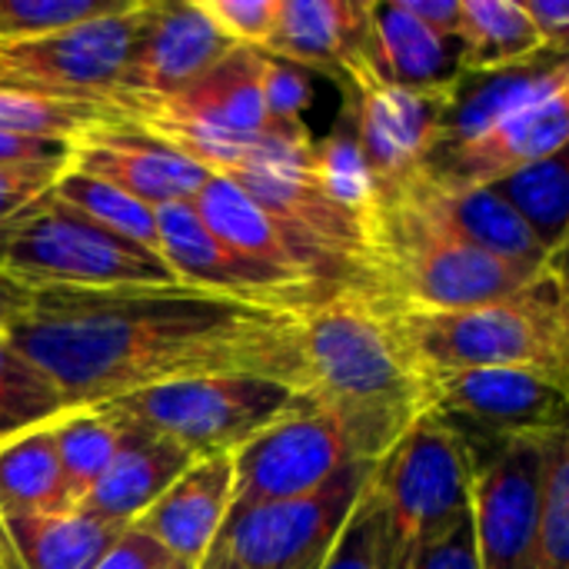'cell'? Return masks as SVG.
<instances>
[{
    "label": "cell",
    "mask_w": 569,
    "mask_h": 569,
    "mask_svg": "<svg viewBox=\"0 0 569 569\" xmlns=\"http://www.w3.org/2000/svg\"><path fill=\"white\" fill-rule=\"evenodd\" d=\"M47 373L67 410L193 377H260L300 393V310L210 290H40L3 330Z\"/></svg>",
    "instance_id": "obj_1"
},
{
    "label": "cell",
    "mask_w": 569,
    "mask_h": 569,
    "mask_svg": "<svg viewBox=\"0 0 569 569\" xmlns=\"http://www.w3.org/2000/svg\"><path fill=\"white\" fill-rule=\"evenodd\" d=\"M300 397L400 437L427 410V373L397 313L363 287H340L300 310Z\"/></svg>",
    "instance_id": "obj_2"
},
{
    "label": "cell",
    "mask_w": 569,
    "mask_h": 569,
    "mask_svg": "<svg viewBox=\"0 0 569 569\" xmlns=\"http://www.w3.org/2000/svg\"><path fill=\"white\" fill-rule=\"evenodd\" d=\"M393 313L403 343L427 377L487 367L569 377L567 253L500 300L447 313Z\"/></svg>",
    "instance_id": "obj_3"
},
{
    "label": "cell",
    "mask_w": 569,
    "mask_h": 569,
    "mask_svg": "<svg viewBox=\"0 0 569 569\" xmlns=\"http://www.w3.org/2000/svg\"><path fill=\"white\" fill-rule=\"evenodd\" d=\"M540 270L507 263L463 243L403 183L380 190L367 257V290L393 310H467L520 290Z\"/></svg>",
    "instance_id": "obj_4"
},
{
    "label": "cell",
    "mask_w": 569,
    "mask_h": 569,
    "mask_svg": "<svg viewBox=\"0 0 569 569\" xmlns=\"http://www.w3.org/2000/svg\"><path fill=\"white\" fill-rule=\"evenodd\" d=\"M470 490L473 453L463 433L440 413L423 410L370 477V493L387 523L383 569H403L417 550L470 517Z\"/></svg>",
    "instance_id": "obj_5"
},
{
    "label": "cell",
    "mask_w": 569,
    "mask_h": 569,
    "mask_svg": "<svg viewBox=\"0 0 569 569\" xmlns=\"http://www.w3.org/2000/svg\"><path fill=\"white\" fill-rule=\"evenodd\" d=\"M400 437L340 410L300 403L233 453L230 513L300 500L357 463H377Z\"/></svg>",
    "instance_id": "obj_6"
},
{
    "label": "cell",
    "mask_w": 569,
    "mask_h": 569,
    "mask_svg": "<svg viewBox=\"0 0 569 569\" xmlns=\"http://www.w3.org/2000/svg\"><path fill=\"white\" fill-rule=\"evenodd\" d=\"M0 273L27 293L177 283L163 257L93 227L50 193L0 230Z\"/></svg>",
    "instance_id": "obj_7"
},
{
    "label": "cell",
    "mask_w": 569,
    "mask_h": 569,
    "mask_svg": "<svg viewBox=\"0 0 569 569\" xmlns=\"http://www.w3.org/2000/svg\"><path fill=\"white\" fill-rule=\"evenodd\" d=\"M297 403L300 393L277 380L193 377L100 403V410L180 447L193 460H203L233 457Z\"/></svg>",
    "instance_id": "obj_8"
},
{
    "label": "cell",
    "mask_w": 569,
    "mask_h": 569,
    "mask_svg": "<svg viewBox=\"0 0 569 569\" xmlns=\"http://www.w3.org/2000/svg\"><path fill=\"white\" fill-rule=\"evenodd\" d=\"M377 463H357L323 490L227 517L200 569H323Z\"/></svg>",
    "instance_id": "obj_9"
},
{
    "label": "cell",
    "mask_w": 569,
    "mask_h": 569,
    "mask_svg": "<svg viewBox=\"0 0 569 569\" xmlns=\"http://www.w3.org/2000/svg\"><path fill=\"white\" fill-rule=\"evenodd\" d=\"M140 13L143 0H130L123 10L70 30L0 43V87L120 113V80L133 50Z\"/></svg>",
    "instance_id": "obj_10"
},
{
    "label": "cell",
    "mask_w": 569,
    "mask_h": 569,
    "mask_svg": "<svg viewBox=\"0 0 569 569\" xmlns=\"http://www.w3.org/2000/svg\"><path fill=\"white\" fill-rule=\"evenodd\" d=\"M427 410L450 420L470 450H487L567 427V380L523 367L433 373Z\"/></svg>",
    "instance_id": "obj_11"
},
{
    "label": "cell",
    "mask_w": 569,
    "mask_h": 569,
    "mask_svg": "<svg viewBox=\"0 0 569 569\" xmlns=\"http://www.w3.org/2000/svg\"><path fill=\"white\" fill-rule=\"evenodd\" d=\"M547 437L470 450V523L480 569H533Z\"/></svg>",
    "instance_id": "obj_12"
},
{
    "label": "cell",
    "mask_w": 569,
    "mask_h": 569,
    "mask_svg": "<svg viewBox=\"0 0 569 569\" xmlns=\"http://www.w3.org/2000/svg\"><path fill=\"white\" fill-rule=\"evenodd\" d=\"M157 240L160 257L173 270L177 283L210 290L230 300L277 307V310H303L323 300L333 290H323L313 280L253 263L227 247L220 237L207 230L190 200L157 207Z\"/></svg>",
    "instance_id": "obj_13"
},
{
    "label": "cell",
    "mask_w": 569,
    "mask_h": 569,
    "mask_svg": "<svg viewBox=\"0 0 569 569\" xmlns=\"http://www.w3.org/2000/svg\"><path fill=\"white\" fill-rule=\"evenodd\" d=\"M343 107L350 110L360 157L380 190L413 177L433 147L440 97L437 90H410L377 80L357 57L347 63L343 77Z\"/></svg>",
    "instance_id": "obj_14"
},
{
    "label": "cell",
    "mask_w": 569,
    "mask_h": 569,
    "mask_svg": "<svg viewBox=\"0 0 569 569\" xmlns=\"http://www.w3.org/2000/svg\"><path fill=\"white\" fill-rule=\"evenodd\" d=\"M190 203L213 237H220L227 247L253 263L313 280L323 290L363 287L360 273L343 257L260 207L250 193H243L233 180L220 173H210Z\"/></svg>",
    "instance_id": "obj_15"
},
{
    "label": "cell",
    "mask_w": 569,
    "mask_h": 569,
    "mask_svg": "<svg viewBox=\"0 0 569 569\" xmlns=\"http://www.w3.org/2000/svg\"><path fill=\"white\" fill-rule=\"evenodd\" d=\"M567 137L569 87H557L473 140L430 147L417 173L443 187H490L523 167L563 153Z\"/></svg>",
    "instance_id": "obj_16"
},
{
    "label": "cell",
    "mask_w": 569,
    "mask_h": 569,
    "mask_svg": "<svg viewBox=\"0 0 569 569\" xmlns=\"http://www.w3.org/2000/svg\"><path fill=\"white\" fill-rule=\"evenodd\" d=\"M233 47L197 0H143L117 107L123 100H160L187 90Z\"/></svg>",
    "instance_id": "obj_17"
},
{
    "label": "cell",
    "mask_w": 569,
    "mask_h": 569,
    "mask_svg": "<svg viewBox=\"0 0 569 569\" xmlns=\"http://www.w3.org/2000/svg\"><path fill=\"white\" fill-rule=\"evenodd\" d=\"M67 167L103 180L150 207L183 203L200 193L210 170L177 153L127 117L103 120L70 143Z\"/></svg>",
    "instance_id": "obj_18"
},
{
    "label": "cell",
    "mask_w": 569,
    "mask_h": 569,
    "mask_svg": "<svg viewBox=\"0 0 569 569\" xmlns=\"http://www.w3.org/2000/svg\"><path fill=\"white\" fill-rule=\"evenodd\" d=\"M230 490H233V457L193 460L153 500V507H147L130 523V530L150 537L187 567L200 569L230 513Z\"/></svg>",
    "instance_id": "obj_19"
},
{
    "label": "cell",
    "mask_w": 569,
    "mask_h": 569,
    "mask_svg": "<svg viewBox=\"0 0 569 569\" xmlns=\"http://www.w3.org/2000/svg\"><path fill=\"white\" fill-rule=\"evenodd\" d=\"M557 87H569V60L563 53H547L533 63L493 73L460 70L443 87L433 147L473 140L513 110L533 103L537 97H547Z\"/></svg>",
    "instance_id": "obj_20"
},
{
    "label": "cell",
    "mask_w": 569,
    "mask_h": 569,
    "mask_svg": "<svg viewBox=\"0 0 569 569\" xmlns=\"http://www.w3.org/2000/svg\"><path fill=\"white\" fill-rule=\"evenodd\" d=\"M400 183L450 233H457L463 243L490 257H500L527 270H543L553 257H560V253H547V247L533 237V230L493 187H443L427 180L423 173H413Z\"/></svg>",
    "instance_id": "obj_21"
},
{
    "label": "cell",
    "mask_w": 569,
    "mask_h": 569,
    "mask_svg": "<svg viewBox=\"0 0 569 569\" xmlns=\"http://www.w3.org/2000/svg\"><path fill=\"white\" fill-rule=\"evenodd\" d=\"M363 13L367 30L357 60L377 80L410 90H437L463 70L460 40L433 33L397 0L367 3Z\"/></svg>",
    "instance_id": "obj_22"
},
{
    "label": "cell",
    "mask_w": 569,
    "mask_h": 569,
    "mask_svg": "<svg viewBox=\"0 0 569 569\" xmlns=\"http://www.w3.org/2000/svg\"><path fill=\"white\" fill-rule=\"evenodd\" d=\"M190 463L193 457H187L180 447L120 423V447L93 490L77 503V510L127 530Z\"/></svg>",
    "instance_id": "obj_23"
},
{
    "label": "cell",
    "mask_w": 569,
    "mask_h": 569,
    "mask_svg": "<svg viewBox=\"0 0 569 569\" xmlns=\"http://www.w3.org/2000/svg\"><path fill=\"white\" fill-rule=\"evenodd\" d=\"M367 3L350 0H280L267 57L287 60L300 70L343 77L347 63L363 47Z\"/></svg>",
    "instance_id": "obj_24"
},
{
    "label": "cell",
    "mask_w": 569,
    "mask_h": 569,
    "mask_svg": "<svg viewBox=\"0 0 569 569\" xmlns=\"http://www.w3.org/2000/svg\"><path fill=\"white\" fill-rule=\"evenodd\" d=\"M23 569H97L123 530L83 513L0 517Z\"/></svg>",
    "instance_id": "obj_25"
},
{
    "label": "cell",
    "mask_w": 569,
    "mask_h": 569,
    "mask_svg": "<svg viewBox=\"0 0 569 569\" xmlns=\"http://www.w3.org/2000/svg\"><path fill=\"white\" fill-rule=\"evenodd\" d=\"M550 50L530 27L520 0H460V67L493 73L533 63Z\"/></svg>",
    "instance_id": "obj_26"
},
{
    "label": "cell",
    "mask_w": 569,
    "mask_h": 569,
    "mask_svg": "<svg viewBox=\"0 0 569 569\" xmlns=\"http://www.w3.org/2000/svg\"><path fill=\"white\" fill-rule=\"evenodd\" d=\"M73 510L50 423L0 447V517H40Z\"/></svg>",
    "instance_id": "obj_27"
},
{
    "label": "cell",
    "mask_w": 569,
    "mask_h": 569,
    "mask_svg": "<svg viewBox=\"0 0 569 569\" xmlns=\"http://www.w3.org/2000/svg\"><path fill=\"white\" fill-rule=\"evenodd\" d=\"M50 197L73 210L77 217L90 220L93 227L127 240V243H137L150 253L160 257V240H157V207L103 183V180H93V177H83L77 170H63L60 180L53 183Z\"/></svg>",
    "instance_id": "obj_28"
},
{
    "label": "cell",
    "mask_w": 569,
    "mask_h": 569,
    "mask_svg": "<svg viewBox=\"0 0 569 569\" xmlns=\"http://www.w3.org/2000/svg\"><path fill=\"white\" fill-rule=\"evenodd\" d=\"M533 230V237L547 247V253L567 250L569 230V173L567 153L523 167L497 183H490Z\"/></svg>",
    "instance_id": "obj_29"
},
{
    "label": "cell",
    "mask_w": 569,
    "mask_h": 569,
    "mask_svg": "<svg viewBox=\"0 0 569 569\" xmlns=\"http://www.w3.org/2000/svg\"><path fill=\"white\" fill-rule=\"evenodd\" d=\"M50 433L67 483V497L77 507L110 467L120 447V423L100 407H77L60 413L50 423Z\"/></svg>",
    "instance_id": "obj_30"
},
{
    "label": "cell",
    "mask_w": 569,
    "mask_h": 569,
    "mask_svg": "<svg viewBox=\"0 0 569 569\" xmlns=\"http://www.w3.org/2000/svg\"><path fill=\"white\" fill-rule=\"evenodd\" d=\"M67 413L60 390L0 333V447Z\"/></svg>",
    "instance_id": "obj_31"
},
{
    "label": "cell",
    "mask_w": 569,
    "mask_h": 569,
    "mask_svg": "<svg viewBox=\"0 0 569 569\" xmlns=\"http://www.w3.org/2000/svg\"><path fill=\"white\" fill-rule=\"evenodd\" d=\"M117 117L120 113H113L107 107L53 100V97L0 87V133L73 143L83 130H90L103 120H117Z\"/></svg>",
    "instance_id": "obj_32"
},
{
    "label": "cell",
    "mask_w": 569,
    "mask_h": 569,
    "mask_svg": "<svg viewBox=\"0 0 569 569\" xmlns=\"http://www.w3.org/2000/svg\"><path fill=\"white\" fill-rule=\"evenodd\" d=\"M533 569H569V433L567 427L547 437L543 493L537 520Z\"/></svg>",
    "instance_id": "obj_33"
},
{
    "label": "cell",
    "mask_w": 569,
    "mask_h": 569,
    "mask_svg": "<svg viewBox=\"0 0 569 569\" xmlns=\"http://www.w3.org/2000/svg\"><path fill=\"white\" fill-rule=\"evenodd\" d=\"M130 0H0V43L33 40L77 23L110 17Z\"/></svg>",
    "instance_id": "obj_34"
},
{
    "label": "cell",
    "mask_w": 569,
    "mask_h": 569,
    "mask_svg": "<svg viewBox=\"0 0 569 569\" xmlns=\"http://www.w3.org/2000/svg\"><path fill=\"white\" fill-rule=\"evenodd\" d=\"M383 563H387V523L377 497L367 487L347 527L340 530L323 569H383Z\"/></svg>",
    "instance_id": "obj_35"
},
{
    "label": "cell",
    "mask_w": 569,
    "mask_h": 569,
    "mask_svg": "<svg viewBox=\"0 0 569 569\" xmlns=\"http://www.w3.org/2000/svg\"><path fill=\"white\" fill-rule=\"evenodd\" d=\"M260 90H263L267 117L273 123H280V127H303V113L313 103V80H310L307 70L263 53Z\"/></svg>",
    "instance_id": "obj_36"
},
{
    "label": "cell",
    "mask_w": 569,
    "mask_h": 569,
    "mask_svg": "<svg viewBox=\"0 0 569 569\" xmlns=\"http://www.w3.org/2000/svg\"><path fill=\"white\" fill-rule=\"evenodd\" d=\"M197 3L230 43L253 47V50L267 47L280 7V0H197Z\"/></svg>",
    "instance_id": "obj_37"
},
{
    "label": "cell",
    "mask_w": 569,
    "mask_h": 569,
    "mask_svg": "<svg viewBox=\"0 0 569 569\" xmlns=\"http://www.w3.org/2000/svg\"><path fill=\"white\" fill-rule=\"evenodd\" d=\"M63 170H67V160L3 163L0 167V230L10 227L17 217H23L30 207H37L53 190Z\"/></svg>",
    "instance_id": "obj_38"
},
{
    "label": "cell",
    "mask_w": 569,
    "mask_h": 569,
    "mask_svg": "<svg viewBox=\"0 0 569 569\" xmlns=\"http://www.w3.org/2000/svg\"><path fill=\"white\" fill-rule=\"evenodd\" d=\"M403 569H480L470 517H463L457 527H450L447 533L430 540L423 550H417Z\"/></svg>",
    "instance_id": "obj_39"
},
{
    "label": "cell",
    "mask_w": 569,
    "mask_h": 569,
    "mask_svg": "<svg viewBox=\"0 0 569 569\" xmlns=\"http://www.w3.org/2000/svg\"><path fill=\"white\" fill-rule=\"evenodd\" d=\"M97 569H193L137 530H123Z\"/></svg>",
    "instance_id": "obj_40"
},
{
    "label": "cell",
    "mask_w": 569,
    "mask_h": 569,
    "mask_svg": "<svg viewBox=\"0 0 569 569\" xmlns=\"http://www.w3.org/2000/svg\"><path fill=\"white\" fill-rule=\"evenodd\" d=\"M530 27L543 40L550 53H563L569 47V3L567 0H520Z\"/></svg>",
    "instance_id": "obj_41"
},
{
    "label": "cell",
    "mask_w": 569,
    "mask_h": 569,
    "mask_svg": "<svg viewBox=\"0 0 569 569\" xmlns=\"http://www.w3.org/2000/svg\"><path fill=\"white\" fill-rule=\"evenodd\" d=\"M67 157H70V143L63 140L0 133V167L3 163H50V160H67Z\"/></svg>",
    "instance_id": "obj_42"
},
{
    "label": "cell",
    "mask_w": 569,
    "mask_h": 569,
    "mask_svg": "<svg viewBox=\"0 0 569 569\" xmlns=\"http://www.w3.org/2000/svg\"><path fill=\"white\" fill-rule=\"evenodd\" d=\"M397 3L433 33L460 40V0H397Z\"/></svg>",
    "instance_id": "obj_43"
},
{
    "label": "cell",
    "mask_w": 569,
    "mask_h": 569,
    "mask_svg": "<svg viewBox=\"0 0 569 569\" xmlns=\"http://www.w3.org/2000/svg\"><path fill=\"white\" fill-rule=\"evenodd\" d=\"M30 297H33V293L20 290L13 280H7V277L0 273V333L30 307Z\"/></svg>",
    "instance_id": "obj_44"
},
{
    "label": "cell",
    "mask_w": 569,
    "mask_h": 569,
    "mask_svg": "<svg viewBox=\"0 0 569 569\" xmlns=\"http://www.w3.org/2000/svg\"><path fill=\"white\" fill-rule=\"evenodd\" d=\"M0 569H23L13 543H10V537H7V530H3V520H0Z\"/></svg>",
    "instance_id": "obj_45"
}]
</instances>
